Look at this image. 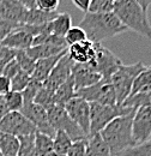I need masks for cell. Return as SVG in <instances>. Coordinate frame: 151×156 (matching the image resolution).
Listing matches in <instances>:
<instances>
[{
	"label": "cell",
	"instance_id": "16",
	"mask_svg": "<svg viewBox=\"0 0 151 156\" xmlns=\"http://www.w3.org/2000/svg\"><path fill=\"white\" fill-rule=\"evenodd\" d=\"M28 9L19 0H0V17L4 20L23 24Z\"/></svg>",
	"mask_w": 151,
	"mask_h": 156
},
{
	"label": "cell",
	"instance_id": "42",
	"mask_svg": "<svg viewBox=\"0 0 151 156\" xmlns=\"http://www.w3.org/2000/svg\"><path fill=\"white\" fill-rule=\"evenodd\" d=\"M11 91V79L0 75V96L6 95Z\"/></svg>",
	"mask_w": 151,
	"mask_h": 156
},
{
	"label": "cell",
	"instance_id": "11",
	"mask_svg": "<svg viewBox=\"0 0 151 156\" xmlns=\"http://www.w3.org/2000/svg\"><path fill=\"white\" fill-rule=\"evenodd\" d=\"M132 137L134 145H139L151 138V107L135 109L132 120Z\"/></svg>",
	"mask_w": 151,
	"mask_h": 156
},
{
	"label": "cell",
	"instance_id": "13",
	"mask_svg": "<svg viewBox=\"0 0 151 156\" xmlns=\"http://www.w3.org/2000/svg\"><path fill=\"white\" fill-rule=\"evenodd\" d=\"M72 66H73V61L68 57V54L66 52L57 62V65L52 70L48 78L42 83V87L53 91V93H55L58 87L61 85L64 82H66L68 78L71 77Z\"/></svg>",
	"mask_w": 151,
	"mask_h": 156
},
{
	"label": "cell",
	"instance_id": "15",
	"mask_svg": "<svg viewBox=\"0 0 151 156\" xmlns=\"http://www.w3.org/2000/svg\"><path fill=\"white\" fill-rule=\"evenodd\" d=\"M33 40H34V36L30 33H28L19 24L18 27L15 30H12L0 43L4 47H7V48H11L15 51H19V49L26 51L33 46Z\"/></svg>",
	"mask_w": 151,
	"mask_h": 156
},
{
	"label": "cell",
	"instance_id": "31",
	"mask_svg": "<svg viewBox=\"0 0 151 156\" xmlns=\"http://www.w3.org/2000/svg\"><path fill=\"white\" fill-rule=\"evenodd\" d=\"M16 60L18 61L19 67H20L22 71L29 73L30 76L33 75L34 69H35V62H36V61L28 55L26 51H24V49L16 51Z\"/></svg>",
	"mask_w": 151,
	"mask_h": 156
},
{
	"label": "cell",
	"instance_id": "37",
	"mask_svg": "<svg viewBox=\"0 0 151 156\" xmlns=\"http://www.w3.org/2000/svg\"><path fill=\"white\" fill-rule=\"evenodd\" d=\"M15 58H16V51L11 49V48H7V47H4L1 44V49H0V73L2 72L4 67Z\"/></svg>",
	"mask_w": 151,
	"mask_h": 156
},
{
	"label": "cell",
	"instance_id": "2",
	"mask_svg": "<svg viewBox=\"0 0 151 156\" xmlns=\"http://www.w3.org/2000/svg\"><path fill=\"white\" fill-rule=\"evenodd\" d=\"M135 109L128 114L112 120L101 132L102 139L108 145L112 156H118L122 151L134 147L132 137V120Z\"/></svg>",
	"mask_w": 151,
	"mask_h": 156
},
{
	"label": "cell",
	"instance_id": "9",
	"mask_svg": "<svg viewBox=\"0 0 151 156\" xmlns=\"http://www.w3.org/2000/svg\"><path fill=\"white\" fill-rule=\"evenodd\" d=\"M121 60L118 58L113 52L102 46L101 42L96 43V54L90 65L102 76L104 79H111L112 75L121 65Z\"/></svg>",
	"mask_w": 151,
	"mask_h": 156
},
{
	"label": "cell",
	"instance_id": "46",
	"mask_svg": "<svg viewBox=\"0 0 151 156\" xmlns=\"http://www.w3.org/2000/svg\"><path fill=\"white\" fill-rule=\"evenodd\" d=\"M134 1H137V2L148 12V9H149V6L151 5V0H134Z\"/></svg>",
	"mask_w": 151,
	"mask_h": 156
},
{
	"label": "cell",
	"instance_id": "24",
	"mask_svg": "<svg viewBox=\"0 0 151 156\" xmlns=\"http://www.w3.org/2000/svg\"><path fill=\"white\" fill-rule=\"evenodd\" d=\"M149 90H151V65L145 66V69L135 77L130 96L139 94V93L149 91Z\"/></svg>",
	"mask_w": 151,
	"mask_h": 156
},
{
	"label": "cell",
	"instance_id": "45",
	"mask_svg": "<svg viewBox=\"0 0 151 156\" xmlns=\"http://www.w3.org/2000/svg\"><path fill=\"white\" fill-rule=\"evenodd\" d=\"M19 1H20L28 10L36 7V0H19Z\"/></svg>",
	"mask_w": 151,
	"mask_h": 156
},
{
	"label": "cell",
	"instance_id": "27",
	"mask_svg": "<svg viewBox=\"0 0 151 156\" xmlns=\"http://www.w3.org/2000/svg\"><path fill=\"white\" fill-rule=\"evenodd\" d=\"M35 148L37 156H47L53 151V137L42 132H35Z\"/></svg>",
	"mask_w": 151,
	"mask_h": 156
},
{
	"label": "cell",
	"instance_id": "34",
	"mask_svg": "<svg viewBox=\"0 0 151 156\" xmlns=\"http://www.w3.org/2000/svg\"><path fill=\"white\" fill-rule=\"evenodd\" d=\"M31 80V76L24 71H19L13 78H11V90L22 93Z\"/></svg>",
	"mask_w": 151,
	"mask_h": 156
},
{
	"label": "cell",
	"instance_id": "1",
	"mask_svg": "<svg viewBox=\"0 0 151 156\" xmlns=\"http://www.w3.org/2000/svg\"><path fill=\"white\" fill-rule=\"evenodd\" d=\"M79 27L85 31L86 39L94 43L118 36L127 30L113 11L86 12Z\"/></svg>",
	"mask_w": 151,
	"mask_h": 156
},
{
	"label": "cell",
	"instance_id": "19",
	"mask_svg": "<svg viewBox=\"0 0 151 156\" xmlns=\"http://www.w3.org/2000/svg\"><path fill=\"white\" fill-rule=\"evenodd\" d=\"M66 53V52H65ZM65 53H61L59 55L55 57H51V58H46V59H40L36 60L35 62V69H34V72L31 75V78L37 80L40 83H43L48 76L51 75L52 70L54 69V66L57 65V62L60 60V58L65 54Z\"/></svg>",
	"mask_w": 151,
	"mask_h": 156
},
{
	"label": "cell",
	"instance_id": "12",
	"mask_svg": "<svg viewBox=\"0 0 151 156\" xmlns=\"http://www.w3.org/2000/svg\"><path fill=\"white\" fill-rule=\"evenodd\" d=\"M20 112L34 124V126L36 127V131L46 133L51 137H54L55 130L49 122L48 113L46 108H43L42 106H40L35 102H31V103L24 105Z\"/></svg>",
	"mask_w": 151,
	"mask_h": 156
},
{
	"label": "cell",
	"instance_id": "35",
	"mask_svg": "<svg viewBox=\"0 0 151 156\" xmlns=\"http://www.w3.org/2000/svg\"><path fill=\"white\" fill-rule=\"evenodd\" d=\"M41 87H42V83H40V82L31 78V80L28 84V87L22 91L23 100H24V105H28V103L34 102V100H35L36 95H37L38 90L41 89Z\"/></svg>",
	"mask_w": 151,
	"mask_h": 156
},
{
	"label": "cell",
	"instance_id": "26",
	"mask_svg": "<svg viewBox=\"0 0 151 156\" xmlns=\"http://www.w3.org/2000/svg\"><path fill=\"white\" fill-rule=\"evenodd\" d=\"M73 140L70 138V136L61 131V130H57L55 135L53 137V151H55L59 155H67L71 145H72Z\"/></svg>",
	"mask_w": 151,
	"mask_h": 156
},
{
	"label": "cell",
	"instance_id": "38",
	"mask_svg": "<svg viewBox=\"0 0 151 156\" xmlns=\"http://www.w3.org/2000/svg\"><path fill=\"white\" fill-rule=\"evenodd\" d=\"M86 140H88V138L86 139H80V140L73 142L66 156H85Z\"/></svg>",
	"mask_w": 151,
	"mask_h": 156
},
{
	"label": "cell",
	"instance_id": "14",
	"mask_svg": "<svg viewBox=\"0 0 151 156\" xmlns=\"http://www.w3.org/2000/svg\"><path fill=\"white\" fill-rule=\"evenodd\" d=\"M71 77L73 78L75 82L76 91L94 85L102 79V76L90 64H78V62H73Z\"/></svg>",
	"mask_w": 151,
	"mask_h": 156
},
{
	"label": "cell",
	"instance_id": "8",
	"mask_svg": "<svg viewBox=\"0 0 151 156\" xmlns=\"http://www.w3.org/2000/svg\"><path fill=\"white\" fill-rule=\"evenodd\" d=\"M0 132L15 137L29 136L36 132V127L22 112H9L0 120Z\"/></svg>",
	"mask_w": 151,
	"mask_h": 156
},
{
	"label": "cell",
	"instance_id": "18",
	"mask_svg": "<svg viewBox=\"0 0 151 156\" xmlns=\"http://www.w3.org/2000/svg\"><path fill=\"white\" fill-rule=\"evenodd\" d=\"M66 46H61V44H55V43H42L37 46H31L29 49H26V53L30 58H33L35 61L40 59L51 58V57H55L61 53L67 52Z\"/></svg>",
	"mask_w": 151,
	"mask_h": 156
},
{
	"label": "cell",
	"instance_id": "43",
	"mask_svg": "<svg viewBox=\"0 0 151 156\" xmlns=\"http://www.w3.org/2000/svg\"><path fill=\"white\" fill-rule=\"evenodd\" d=\"M72 2L75 4L76 7H78L80 11H83V12H85V13L89 12L91 0H72Z\"/></svg>",
	"mask_w": 151,
	"mask_h": 156
},
{
	"label": "cell",
	"instance_id": "20",
	"mask_svg": "<svg viewBox=\"0 0 151 156\" xmlns=\"http://www.w3.org/2000/svg\"><path fill=\"white\" fill-rule=\"evenodd\" d=\"M85 156H112L108 145L100 133L88 137Z\"/></svg>",
	"mask_w": 151,
	"mask_h": 156
},
{
	"label": "cell",
	"instance_id": "17",
	"mask_svg": "<svg viewBox=\"0 0 151 156\" xmlns=\"http://www.w3.org/2000/svg\"><path fill=\"white\" fill-rule=\"evenodd\" d=\"M67 54L73 62L90 64L93 62L96 54V43L86 40L79 43L72 44L67 48Z\"/></svg>",
	"mask_w": 151,
	"mask_h": 156
},
{
	"label": "cell",
	"instance_id": "10",
	"mask_svg": "<svg viewBox=\"0 0 151 156\" xmlns=\"http://www.w3.org/2000/svg\"><path fill=\"white\" fill-rule=\"evenodd\" d=\"M64 107L70 118L89 137L90 135V103L85 101L84 98L75 96Z\"/></svg>",
	"mask_w": 151,
	"mask_h": 156
},
{
	"label": "cell",
	"instance_id": "29",
	"mask_svg": "<svg viewBox=\"0 0 151 156\" xmlns=\"http://www.w3.org/2000/svg\"><path fill=\"white\" fill-rule=\"evenodd\" d=\"M19 149L17 156H37L35 148V133L29 136L18 137Z\"/></svg>",
	"mask_w": 151,
	"mask_h": 156
},
{
	"label": "cell",
	"instance_id": "3",
	"mask_svg": "<svg viewBox=\"0 0 151 156\" xmlns=\"http://www.w3.org/2000/svg\"><path fill=\"white\" fill-rule=\"evenodd\" d=\"M113 12L121 23L134 33L151 39V24L148 12L134 0H118L113 4Z\"/></svg>",
	"mask_w": 151,
	"mask_h": 156
},
{
	"label": "cell",
	"instance_id": "5",
	"mask_svg": "<svg viewBox=\"0 0 151 156\" xmlns=\"http://www.w3.org/2000/svg\"><path fill=\"white\" fill-rule=\"evenodd\" d=\"M134 108L124 107V106H108L101 103H90V135L93 136L100 133L112 120L115 118L128 114Z\"/></svg>",
	"mask_w": 151,
	"mask_h": 156
},
{
	"label": "cell",
	"instance_id": "22",
	"mask_svg": "<svg viewBox=\"0 0 151 156\" xmlns=\"http://www.w3.org/2000/svg\"><path fill=\"white\" fill-rule=\"evenodd\" d=\"M76 96L75 82L73 78L70 77L66 82H64L61 85L58 87V89L54 93V105L65 106L71 98Z\"/></svg>",
	"mask_w": 151,
	"mask_h": 156
},
{
	"label": "cell",
	"instance_id": "44",
	"mask_svg": "<svg viewBox=\"0 0 151 156\" xmlns=\"http://www.w3.org/2000/svg\"><path fill=\"white\" fill-rule=\"evenodd\" d=\"M9 108L5 103V100H4V96H0V120L5 117L7 113H9Z\"/></svg>",
	"mask_w": 151,
	"mask_h": 156
},
{
	"label": "cell",
	"instance_id": "25",
	"mask_svg": "<svg viewBox=\"0 0 151 156\" xmlns=\"http://www.w3.org/2000/svg\"><path fill=\"white\" fill-rule=\"evenodd\" d=\"M19 149L18 137L0 132V153L4 156H17Z\"/></svg>",
	"mask_w": 151,
	"mask_h": 156
},
{
	"label": "cell",
	"instance_id": "33",
	"mask_svg": "<svg viewBox=\"0 0 151 156\" xmlns=\"http://www.w3.org/2000/svg\"><path fill=\"white\" fill-rule=\"evenodd\" d=\"M65 41L67 43V46H72L76 43H79V42H83V41H86V34L85 31L78 25V27H71L70 30L66 33L65 35Z\"/></svg>",
	"mask_w": 151,
	"mask_h": 156
},
{
	"label": "cell",
	"instance_id": "36",
	"mask_svg": "<svg viewBox=\"0 0 151 156\" xmlns=\"http://www.w3.org/2000/svg\"><path fill=\"white\" fill-rule=\"evenodd\" d=\"M113 11V2L111 0H91L89 12H109Z\"/></svg>",
	"mask_w": 151,
	"mask_h": 156
},
{
	"label": "cell",
	"instance_id": "41",
	"mask_svg": "<svg viewBox=\"0 0 151 156\" xmlns=\"http://www.w3.org/2000/svg\"><path fill=\"white\" fill-rule=\"evenodd\" d=\"M19 24L9 22V20H4L2 17H0V42L5 39L12 30H15Z\"/></svg>",
	"mask_w": 151,
	"mask_h": 156
},
{
	"label": "cell",
	"instance_id": "28",
	"mask_svg": "<svg viewBox=\"0 0 151 156\" xmlns=\"http://www.w3.org/2000/svg\"><path fill=\"white\" fill-rule=\"evenodd\" d=\"M121 106L134 108V109H137L139 107H151V90L128 96Z\"/></svg>",
	"mask_w": 151,
	"mask_h": 156
},
{
	"label": "cell",
	"instance_id": "21",
	"mask_svg": "<svg viewBox=\"0 0 151 156\" xmlns=\"http://www.w3.org/2000/svg\"><path fill=\"white\" fill-rule=\"evenodd\" d=\"M58 11L54 12H47L43 10H40L37 7L35 9H30L26 11L25 18L23 24H29V25H41L44 23H48L51 20H53L58 16Z\"/></svg>",
	"mask_w": 151,
	"mask_h": 156
},
{
	"label": "cell",
	"instance_id": "48",
	"mask_svg": "<svg viewBox=\"0 0 151 156\" xmlns=\"http://www.w3.org/2000/svg\"><path fill=\"white\" fill-rule=\"evenodd\" d=\"M111 1H112V2L114 4V2H115V1H118V0H111Z\"/></svg>",
	"mask_w": 151,
	"mask_h": 156
},
{
	"label": "cell",
	"instance_id": "30",
	"mask_svg": "<svg viewBox=\"0 0 151 156\" xmlns=\"http://www.w3.org/2000/svg\"><path fill=\"white\" fill-rule=\"evenodd\" d=\"M5 103L10 112H20L24 106L23 95L19 91H9L6 95H4Z\"/></svg>",
	"mask_w": 151,
	"mask_h": 156
},
{
	"label": "cell",
	"instance_id": "6",
	"mask_svg": "<svg viewBox=\"0 0 151 156\" xmlns=\"http://www.w3.org/2000/svg\"><path fill=\"white\" fill-rule=\"evenodd\" d=\"M47 113H48L49 122L55 131L61 130V131L66 132L73 142L88 138L85 132L70 118L64 106L53 105L52 107H49L47 109Z\"/></svg>",
	"mask_w": 151,
	"mask_h": 156
},
{
	"label": "cell",
	"instance_id": "23",
	"mask_svg": "<svg viewBox=\"0 0 151 156\" xmlns=\"http://www.w3.org/2000/svg\"><path fill=\"white\" fill-rule=\"evenodd\" d=\"M72 27V18L68 13H58V16L53 20H51L52 34L60 37H65L66 33Z\"/></svg>",
	"mask_w": 151,
	"mask_h": 156
},
{
	"label": "cell",
	"instance_id": "4",
	"mask_svg": "<svg viewBox=\"0 0 151 156\" xmlns=\"http://www.w3.org/2000/svg\"><path fill=\"white\" fill-rule=\"evenodd\" d=\"M144 69H145V65L142 61H138L132 65L121 64L119 69L112 75L111 82L113 84L115 96H116V103L119 106H121L124 101L130 96L134 79Z\"/></svg>",
	"mask_w": 151,
	"mask_h": 156
},
{
	"label": "cell",
	"instance_id": "40",
	"mask_svg": "<svg viewBox=\"0 0 151 156\" xmlns=\"http://www.w3.org/2000/svg\"><path fill=\"white\" fill-rule=\"evenodd\" d=\"M19 71H20L19 64H18V61L16 60V58H15L13 60H11V61L4 67V70H2V72H1L0 75H2V76H5V77H7L11 79V78L15 77Z\"/></svg>",
	"mask_w": 151,
	"mask_h": 156
},
{
	"label": "cell",
	"instance_id": "39",
	"mask_svg": "<svg viewBox=\"0 0 151 156\" xmlns=\"http://www.w3.org/2000/svg\"><path fill=\"white\" fill-rule=\"evenodd\" d=\"M61 0H36V7L47 12L57 11Z\"/></svg>",
	"mask_w": 151,
	"mask_h": 156
},
{
	"label": "cell",
	"instance_id": "49",
	"mask_svg": "<svg viewBox=\"0 0 151 156\" xmlns=\"http://www.w3.org/2000/svg\"><path fill=\"white\" fill-rule=\"evenodd\" d=\"M0 156H4V155H2V153H0Z\"/></svg>",
	"mask_w": 151,
	"mask_h": 156
},
{
	"label": "cell",
	"instance_id": "32",
	"mask_svg": "<svg viewBox=\"0 0 151 156\" xmlns=\"http://www.w3.org/2000/svg\"><path fill=\"white\" fill-rule=\"evenodd\" d=\"M118 156H151V138L139 145H134L122 151Z\"/></svg>",
	"mask_w": 151,
	"mask_h": 156
},
{
	"label": "cell",
	"instance_id": "7",
	"mask_svg": "<svg viewBox=\"0 0 151 156\" xmlns=\"http://www.w3.org/2000/svg\"><path fill=\"white\" fill-rule=\"evenodd\" d=\"M76 96L84 98L89 103L95 102V103L108 105V106L118 105L113 84L111 79H104V78H102L100 82H97L94 85L77 90Z\"/></svg>",
	"mask_w": 151,
	"mask_h": 156
},
{
	"label": "cell",
	"instance_id": "47",
	"mask_svg": "<svg viewBox=\"0 0 151 156\" xmlns=\"http://www.w3.org/2000/svg\"><path fill=\"white\" fill-rule=\"evenodd\" d=\"M47 156H65V155H59V154H57L55 151H52V153H49Z\"/></svg>",
	"mask_w": 151,
	"mask_h": 156
}]
</instances>
